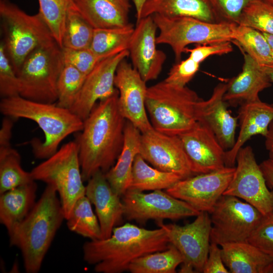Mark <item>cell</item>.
<instances>
[{
  "mask_svg": "<svg viewBox=\"0 0 273 273\" xmlns=\"http://www.w3.org/2000/svg\"><path fill=\"white\" fill-rule=\"evenodd\" d=\"M147 0H132L135 6L137 21L140 19L143 6Z\"/></svg>",
  "mask_w": 273,
  "mask_h": 273,
  "instance_id": "obj_49",
  "label": "cell"
},
{
  "mask_svg": "<svg viewBox=\"0 0 273 273\" xmlns=\"http://www.w3.org/2000/svg\"><path fill=\"white\" fill-rule=\"evenodd\" d=\"M210 214V242L220 246L248 241L263 215L248 203L228 195L219 199Z\"/></svg>",
  "mask_w": 273,
  "mask_h": 273,
  "instance_id": "obj_10",
  "label": "cell"
},
{
  "mask_svg": "<svg viewBox=\"0 0 273 273\" xmlns=\"http://www.w3.org/2000/svg\"><path fill=\"white\" fill-rule=\"evenodd\" d=\"M14 120L6 116L3 119L0 129V148L11 146L12 130Z\"/></svg>",
  "mask_w": 273,
  "mask_h": 273,
  "instance_id": "obj_46",
  "label": "cell"
},
{
  "mask_svg": "<svg viewBox=\"0 0 273 273\" xmlns=\"http://www.w3.org/2000/svg\"><path fill=\"white\" fill-rule=\"evenodd\" d=\"M273 6V0H261Z\"/></svg>",
  "mask_w": 273,
  "mask_h": 273,
  "instance_id": "obj_53",
  "label": "cell"
},
{
  "mask_svg": "<svg viewBox=\"0 0 273 273\" xmlns=\"http://www.w3.org/2000/svg\"><path fill=\"white\" fill-rule=\"evenodd\" d=\"M170 243L162 227L154 230L126 223L115 227L108 238L85 242L82 246L85 262L98 273L128 271L135 259L167 249Z\"/></svg>",
  "mask_w": 273,
  "mask_h": 273,
  "instance_id": "obj_2",
  "label": "cell"
},
{
  "mask_svg": "<svg viewBox=\"0 0 273 273\" xmlns=\"http://www.w3.org/2000/svg\"><path fill=\"white\" fill-rule=\"evenodd\" d=\"M209 214L200 212L193 222L185 225L157 221L166 231L170 243L181 254L183 263L192 265L196 272H202L208 255L212 226Z\"/></svg>",
  "mask_w": 273,
  "mask_h": 273,
  "instance_id": "obj_14",
  "label": "cell"
},
{
  "mask_svg": "<svg viewBox=\"0 0 273 273\" xmlns=\"http://www.w3.org/2000/svg\"><path fill=\"white\" fill-rule=\"evenodd\" d=\"M136 22L128 50L132 66L147 82L157 78L166 56L157 48L158 29L152 16L143 18Z\"/></svg>",
  "mask_w": 273,
  "mask_h": 273,
  "instance_id": "obj_18",
  "label": "cell"
},
{
  "mask_svg": "<svg viewBox=\"0 0 273 273\" xmlns=\"http://www.w3.org/2000/svg\"><path fill=\"white\" fill-rule=\"evenodd\" d=\"M201 99L187 86L164 80L148 87L146 107L153 128L178 136L190 130L198 122L196 107Z\"/></svg>",
  "mask_w": 273,
  "mask_h": 273,
  "instance_id": "obj_5",
  "label": "cell"
},
{
  "mask_svg": "<svg viewBox=\"0 0 273 273\" xmlns=\"http://www.w3.org/2000/svg\"><path fill=\"white\" fill-rule=\"evenodd\" d=\"M154 14L169 18L192 17L207 22H217L208 0H147L140 19Z\"/></svg>",
  "mask_w": 273,
  "mask_h": 273,
  "instance_id": "obj_28",
  "label": "cell"
},
{
  "mask_svg": "<svg viewBox=\"0 0 273 273\" xmlns=\"http://www.w3.org/2000/svg\"><path fill=\"white\" fill-rule=\"evenodd\" d=\"M130 0H74L84 18L95 28H113L129 22Z\"/></svg>",
  "mask_w": 273,
  "mask_h": 273,
  "instance_id": "obj_25",
  "label": "cell"
},
{
  "mask_svg": "<svg viewBox=\"0 0 273 273\" xmlns=\"http://www.w3.org/2000/svg\"><path fill=\"white\" fill-rule=\"evenodd\" d=\"M227 83H220L214 88L210 98L201 99L196 107L197 121L207 126L214 134L225 150L232 148L236 142L238 117H234L228 109L224 100Z\"/></svg>",
  "mask_w": 273,
  "mask_h": 273,
  "instance_id": "obj_20",
  "label": "cell"
},
{
  "mask_svg": "<svg viewBox=\"0 0 273 273\" xmlns=\"http://www.w3.org/2000/svg\"><path fill=\"white\" fill-rule=\"evenodd\" d=\"M248 242L273 259V211L263 215Z\"/></svg>",
  "mask_w": 273,
  "mask_h": 273,
  "instance_id": "obj_41",
  "label": "cell"
},
{
  "mask_svg": "<svg viewBox=\"0 0 273 273\" xmlns=\"http://www.w3.org/2000/svg\"><path fill=\"white\" fill-rule=\"evenodd\" d=\"M265 138V145L268 151L269 158L273 159V121L269 126L268 132Z\"/></svg>",
  "mask_w": 273,
  "mask_h": 273,
  "instance_id": "obj_48",
  "label": "cell"
},
{
  "mask_svg": "<svg viewBox=\"0 0 273 273\" xmlns=\"http://www.w3.org/2000/svg\"><path fill=\"white\" fill-rule=\"evenodd\" d=\"M222 257L231 273H273V259L248 241L223 244Z\"/></svg>",
  "mask_w": 273,
  "mask_h": 273,
  "instance_id": "obj_24",
  "label": "cell"
},
{
  "mask_svg": "<svg viewBox=\"0 0 273 273\" xmlns=\"http://www.w3.org/2000/svg\"><path fill=\"white\" fill-rule=\"evenodd\" d=\"M240 131L234 146L225 151V165L234 167L239 150L252 136L261 135L265 137L273 121V105L260 100L242 104L237 116Z\"/></svg>",
  "mask_w": 273,
  "mask_h": 273,
  "instance_id": "obj_22",
  "label": "cell"
},
{
  "mask_svg": "<svg viewBox=\"0 0 273 273\" xmlns=\"http://www.w3.org/2000/svg\"><path fill=\"white\" fill-rule=\"evenodd\" d=\"M182 179L183 178L178 174L151 166L139 154L133 162L128 189L142 192L166 190Z\"/></svg>",
  "mask_w": 273,
  "mask_h": 273,
  "instance_id": "obj_29",
  "label": "cell"
},
{
  "mask_svg": "<svg viewBox=\"0 0 273 273\" xmlns=\"http://www.w3.org/2000/svg\"><path fill=\"white\" fill-rule=\"evenodd\" d=\"M86 76L73 66L65 64L57 82V105L70 109L76 101Z\"/></svg>",
  "mask_w": 273,
  "mask_h": 273,
  "instance_id": "obj_37",
  "label": "cell"
},
{
  "mask_svg": "<svg viewBox=\"0 0 273 273\" xmlns=\"http://www.w3.org/2000/svg\"><path fill=\"white\" fill-rule=\"evenodd\" d=\"M18 75L6 53L3 41L0 43V96L2 98L20 95Z\"/></svg>",
  "mask_w": 273,
  "mask_h": 273,
  "instance_id": "obj_39",
  "label": "cell"
},
{
  "mask_svg": "<svg viewBox=\"0 0 273 273\" xmlns=\"http://www.w3.org/2000/svg\"><path fill=\"white\" fill-rule=\"evenodd\" d=\"M65 64H70L87 75L103 58L89 48L74 50L62 48Z\"/></svg>",
  "mask_w": 273,
  "mask_h": 273,
  "instance_id": "obj_42",
  "label": "cell"
},
{
  "mask_svg": "<svg viewBox=\"0 0 273 273\" xmlns=\"http://www.w3.org/2000/svg\"><path fill=\"white\" fill-rule=\"evenodd\" d=\"M260 167L264 175L268 187L273 189V159L268 158L263 161Z\"/></svg>",
  "mask_w": 273,
  "mask_h": 273,
  "instance_id": "obj_47",
  "label": "cell"
},
{
  "mask_svg": "<svg viewBox=\"0 0 273 273\" xmlns=\"http://www.w3.org/2000/svg\"><path fill=\"white\" fill-rule=\"evenodd\" d=\"M124 217L128 220L144 222L149 220L162 221L189 216H196L200 212L187 202L161 190L144 193L127 190L122 196Z\"/></svg>",
  "mask_w": 273,
  "mask_h": 273,
  "instance_id": "obj_11",
  "label": "cell"
},
{
  "mask_svg": "<svg viewBox=\"0 0 273 273\" xmlns=\"http://www.w3.org/2000/svg\"><path fill=\"white\" fill-rule=\"evenodd\" d=\"M85 196L95 207L103 239L108 238L124 217L121 197L114 192L105 173L101 170L96 172L87 180Z\"/></svg>",
  "mask_w": 273,
  "mask_h": 273,
  "instance_id": "obj_21",
  "label": "cell"
},
{
  "mask_svg": "<svg viewBox=\"0 0 273 273\" xmlns=\"http://www.w3.org/2000/svg\"><path fill=\"white\" fill-rule=\"evenodd\" d=\"M134 29L131 23L122 27L95 29L89 49L103 58L128 50Z\"/></svg>",
  "mask_w": 273,
  "mask_h": 273,
  "instance_id": "obj_30",
  "label": "cell"
},
{
  "mask_svg": "<svg viewBox=\"0 0 273 273\" xmlns=\"http://www.w3.org/2000/svg\"><path fill=\"white\" fill-rule=\"evenodd\" d=\"M33 180L0 194V222L10 235L35 205L37 186Z\"/></svg>",
  "mask_w": 273,
  "mask_h": 273,
  "instance_id": "obj_27",
  "label": "cell"
},
{
  "mask_svg": "<svg viewBox=\"0 0 273 273\" xmlns=\"http://www.w3.org/2000/svg\"><path fill=\"white\" fill-rule=\"evenodd\" d=\"M204 273H229L222 257L221 249L216 243L210 242L207 259L204 266Z\"/></svg>",
  "mask_w": 273,
  "mask_h": 273,
  "instance_id": "obj_45",
  "label": "cell"
},
{
  "mask_svg": "<svg viewBox=\"0 0 273 273\" xmlns=\"http://www.w3.org/2000/svg\"><path fill=\"white\" fill-rule=\"evenodd\" d=\"M39 12L49 28L55 40L62 49L65 23L74 0H38Z\"/></svg>",
  "mask_w": 273,
  "mask_h": 273,
  "instance_id": "obj_36",
  "label": "cell"
},
{
  "mask_svg": "<svg viewBox=\"0 0 273 273\" xmlns=\"http://www.w3.org/2000/svg\"><path fill=\"white\" fill-rule=\"evenodd\" d=\"M21 165V156L12 146L0 148V194L33 181Z\"/></svg>",
  "mask_w": 273,
  "mask_h": 273,
  "instance_id": "obj_34",
  "label": "cell"
},
{
  "mask_svg": "<svg viewBox=\"0 0 273 273\" xmlns=\"http://www.w3.org/2000/svg\"><path fill=\"white\" fill-rule=\"evenodd\" d=\"M178 136L194 175L225 167V151L213 132L205 125L198 121L192 129Z\"/></svg>",
  "mask_w": 273,
  "mask_h": 273,
  "instance_id": "obj_19",
  "label": "cell"
},
{
  "mask_svg": "<svg viewBox=\"0 0 273 273\" xmlns=\"http://www.w3.org/2000/svg\"><path fill=\"white\" fill-rule=\"evenodd\" d=\"M233 177L223 195L244 200L263 215L273 211V191L268 189L252 148H242L236 157Z\"/></svg>",
  "mask_w": 273,
  "mask_h": 273,
  "instance_id": "obj_12",
  "label": "cell"
},
{
  "mask_svg": "<svg viewBox=\"0 0 273 273\" xmlns=\"http://www.w3.org/2000/svg\"><path fill=\"white\" fill-rule=\"evenodd\" d=\"M232 51L231 41H225L200 44L193 49L186 48L185 52L189 53V58L200 64L209 56L226 54Z\"/></svg>",
  "mask_w": 273,
  "mask_h": 273,
  "instance_id": "obj_44",
  "label": "cell"
},
{
  "mask_svg": "<svg viewBox=\"0 0 273 273\" xmlns=\"http://www.w3.org/2000/svg\"><path fill=\"white\" fill-rule=\"evenodd\" d=\"M30 172L34 180L43 182L56 189L66 220L76 201L85 195L79 149L75 140L62 146Z\"/></svg>",
  "mask_w": 273,
  "mask_h": 273,
  "instance_id": "obj_7",
  "label": "cell"
},
{
  "mask_svg": "<svg viewBox=\"0 0 273 273\" xmlns=\"http://www.w3.org/2000/svg\"><path fill=\"white\" fill-rule=\"evenodd\" d=\"M179 272L181 273H192L196 272L194 268L191 265L182 263Z\"/></svg>",
  "mask_w": 273,
  "mask_h": 273,
  "instance_id": "obj_50",
  "label": "cell"
},
{
  "mask_svg": "<svg viewBox=\"0 0 273 273\" xmlns=\"http://www.w3.org/2000/svg\"><path fill=\"white\" fill-rule=\"evenodd\" d=\"M139 154L160 170L176 173L183 178L194 175L178 135L167 134L154 128L141 133Z\"/></svg>",
  "mask_w": 273,
  "mask_h": 273,
  "instance_id": "obj_15",
  "label": "cell"
},
{
  "mask_svg": "<svg viewBox=\"0 0 273 273\" xmlns=\"http://www.w3.org/2000/svg\"><path fill=\"white\" fill-rule=\"evenodd\" d=\"M263 67L270 81L273 83V63L269 65L263 66Z\"/></svg>",
  "mask_w": 273,
  "mask_h": 273,
  "instance_id": "obj_51",
  "label": "cell"
},
{
  "mask_svg": "<svg viewBox=\"0 0 273 273\" xmlns=\"http://www.w3.org/2000/svg\"><path fill=\"white\" fill-rule=\"evenodd\" d=\"M94 29L74 4L69 9L66 18L62 48H89Z\"/></svg>",
  "mask_w": 273,
  "mask_h": 273,
  "instance_id": "obj_35",
  "label": "cell"
},
{
  "mask_svg": "<svg viewBox=\"0 0 273 273\" xmlns=\"http://www.w3.org/2000/svg\"><path fill=\"white\" fill-rule=\"evenodd\" d=\"M238 25L273 34V6L261 0L253 1L243 10Z\"/></svg>",
  "mask_w": 273,
  "mask_h": 273,
  "instance_id": "obj_38",
  "label": "cell"
},
{
  "mask_svg": "<svg viewBox=\"0 0 273 273\" xmlns=\"http://www.w3.org/2000/svg\"><path fill=\"white\" fill-rule=\"evenodd\" d=\"M141 135V131L127 120L121 152L115 164L105 173L111 187L121 197L130 184L133 162L140 153Z\"/></svg>",
  "mask_w": 273,
  "mask_h": 273,
  "instance_id": "obj_26",
  "label": "cell"
},
{
  "mask_svg": "<svg viewBox=\"0 0 273 273\" xmlns=\"http://www.w3.org/2000/svg\"><path fill=\"white\" fill-rule=\"evenodd\" d=\"M184 261L179 251L172 244L163 251L155 252L140 257L129 265L131 273H175Z\"/></svg>",
  "mask_w": 273,
  "mask_h": 273,
  "instance_id": "obj_32",
  "label": "cell"
},
{
  "mask_svg": "<svg viewBox=\"0 0 273 273\" xmlns=\"http://www.w3.org/2000/svg\"><path fill=\"white\" fill-rule=\"evenodd\" d=\"M218 23L238 24L245 8L254 0H208Z\"/></svg>",
  "mask_w": 273,
  "mask_h": 273,
  "instance_id": "obj_40",
  "label": "cell"
},
{
  "mask_svg": "<svg viewBox=\"0 0 273 273\" xmlns=\"http://www.w3.org/2000/svg\"><path fill=\"white\" fill-rule=\"evenodd\" d=\"M232 41L261 66L273 63L272 53L262 32L251 27L236 25Z\"/></svg>",
  "mask_w": 273,
  "mask_h": 273,
  "instance_id": "obj_31",
  "label": "cell"
},
{
  "mask_svg": "<svg viewBox=\"0 0 273 273\" xmlns=\"http://www.w3.org/2000/svg\"><path fill=\"white\" fill-rule=\"evenodd\" d=\"M66 220L70 231L90 240L103 239L98 217L93 210L92 203L85 195L76 201Z\"/></svg>",
  "mask_w": 273,
  "mask_h": 273,
  "instance_id": "obj_33",
  "label": "cell"
},
{
  "mask_svg": "<svg viewBox=\"0 0 273 273\" xmlns=\"http://www.w3.org/2000/svg\"><path fill=\"white\" fill-rule=\"evenodd\" d=\"M262 33L264 35L266 40L268 43L273 56V34H270L263 32H262Z\"/></svg>",
  "mask_w": 273,
  "mask_h": 273,
  "instance_id": "obj_52",
  "label": "cell"
},
{
  "mask_svg": "<svg viewBox=\"0 0 273 273\" xmlns=\"http://www.w3.org/2000/svg\"><path fill=\"white\" fill-rule=\"evenodd\" d=\"M114 85L118 92L119 108L124 118L141 133L153 128L146 107V82L125 59L117 67Z\"/></svg>",
  "mask_w": 273,
  "mask_h": 273,
  "instance_id": "obj_16",
  "label": "cell"
},
{
  "mask_svg": "<svg viewBox=\"0 0 273 273\" xmlns=\"http://www.w3.org/2000/svg\"><path fill=\"white\" fill-rule=\"evenodd\" d=\"M1 113L15 120L25 118L35 122L42 130L43 142L31 141L35 158L46 159L59 149L61 142L71 134L81 131L83 121L69 109L56 103H46L27 99L21 96L2 98Z\"/></svg>",
  "mask_w": 273,
  "mask_h": 273,
  "instance_id": "obj_4",
  "label": "cell"
},
{
  "mask_svg": "<svg viewBox=\"0 0 273 273\" xmlns=\"http://www.w3.org/2000/svg\"><path fill=\"white\" fill-rule=\"evenodd\" d=\"M64 65L62 49L56 41L34 50L17 73L20 96L34 101L56 103L57 82Z\"/></svg>",
  "mask_w": 273,
  "mask_h": 273,
  "instance_id": "obj_8",
  "label": "cell"
},
{
  "mask_svg": "<svg viewBox=\"0 0 273 273\" xmlns=\"http://www.w3.org/2000/svg\"><path fill=\"white\" fill-rule=\"evenodd\" d=\"M199 63L188 57L174 64L164 80L179 86H186L199 70Z\"/></svg>",
  "mask_w": 273,
  "mask_h": 273,
  "instance_id": "obj_43",
  "label": "cell"
},
{
  "mask_svg": "<svg viewBox=\"0 0 273 273\" xmlns=\"http://www.w3.org/2000/svg\"><path fill=\"white\" fill-rule=\"evenodd\" d=\"M64 219L56 189L47 185L31 211L9 235L10 245L17 247L21 252L26 272L39 271Z\"/></svg>",
  "mask_w": 273,
  "mask_h": 273,
  "instance_id": "obj_3",
  "label": "cell"
},
{
  "mask_svg": "<svg viewBox=\"0 0 273 273\" xmlns=\"http://www.w3.org/2000/svg\"><path fill=\"white\" fill-rule=\"evenodd\" d=\"M236 167H227L180 179L165 191L199 212L209 214L229 185Z\"/></svg>",
  "mask_w": 273,
  "mask_h": 273,
  "instance_id": "obj_13",
  "label": "cell"
},
{
  "mask_svg": "<svg viewBox=\"0 0 273 273\" xmlns=\"http://www.w3.org/2000/svg\"><path fill=\"white\" fill-rule=\"evenodd\" d=\"M129 56L128 50L101 60L86 76L82 88L70 110L83 121L98 101L111 96L116 91L114 78L119 63Z\"/></svg>",
  "mask_w": 273,
  "mask_h": 273,
  "instance_id": "obj_17",
  "label": "cell"
},
{
  "mask_svg": "<svg viewBox=\"0 0 273 273\" xmlns=\"http://www.w3.org/2000/svg\"><path fill=\"white\" fill-rule=\"evenodd\" d=\"M159 32L157 44H166L172 50L175 60L180 61L187 46L231 41L236 25L225 23H210L187 17L169 18L152 15Z\"/></svg>",
  "mask_w": 273,
  "mask_h": 273,
  "instance_id": "obj_9",
  "label": "cell"
},
{
  "mask_svg": "<svg viewBox=\"0 0 273 273\" xmlns=\"http://www.w3.org/2000/svg\"><path fill=\"white\" fill-rule=\"evenodd\" d=\"M244 64L241 72L227 83L224 101L230 105L259 100V93L271 86L263 67L243 52Z\"/></svg>",
  "mask_w": 273,
  "mask_h": 273,
  "instance_id": "obj_23",
  "label": "cell"
},
{
  "mask_svg": "<svg viewBox=\"0 0 273 273\" xmlns=\"http://www.w3.org/2000/svg\"><path fill=\"white\" fill-rule=\"evenodd\" d=\"M125 120L119 108L117 89L100 101L83 120L75 141L84 181L99 170L105 173L115 164L123 145Z\"/></svg>",
  "mask_w": 273,
  "mask_h": 273,
  "instance_id": "obj_1",
  "label": "cell"
},
{
  "mask_svg": "<svg viewBox=\"0 0 273 273\" xmlns=\"http://www.w3.org/2000/svg\"><path fill=\"white\" fill-rule=\"evenodd\" d=\"M3 41L17 74L28 55L37 48L56 41L39 13L29 15L9 0L0 1Z\"/></svg>",
  "mask_w": 273,
  "mask_h": 273,
  "instance_id": "obj_6",
  "label": "cell"
}]
</instances>
